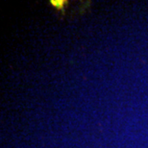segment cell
<instances>
[{
  "instance_id": "1",
  "label": "cell",
  "mask_w": 148,
  "mask_h": 148,
  "mask_svg": "<svg viewBox=\"0 0 148 148\" xmlns=\"http://www.w3.org/2000/svg\"><path fill=\"white\" fill-rule=\"evenodd\" d=\"M50 3H51V5L52 6H54L55 8H57L58 10H61V11H63L64 10V5H66V1H64V0H51L50 1Z\"/></svg>"
}]
</instances>
